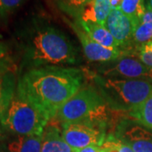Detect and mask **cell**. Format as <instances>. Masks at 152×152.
Returning a JSON list of instances; mask_svg holds the SVG:
<instances>
[{
  "label": "cell",
  "instance_id": "cell-1",
  "mask_svg": "<svg viewBox=\"0 0 152 152\" xmlns=\"http://www.w3.org/2000/svg\"><path fill=\"white\" fill-rule=\"evenodd\" d=\"M81 71L64 66L32 68L20 79L17 92L28 99L49 120L80 90Z\"/></svg>",
  "mask_w": 152,
  "mask_h": 152
},
{
  "label": "cell",
  "instance_id": "cell-2",
  "mask_svg": "<svg viewBox=\"0 0 152 152\" xmlns=\"http://www.w3.org/2000/svg\"><path fill=\"white\" fill-rule=\"evenodd\" d=\"M25 62L33 68L74 65L79 53L63 31L48 25L33 26L22 44Z\"/></svg>",
  "mask_w": 152,
  "mask_h": 152
},
{
  "label": "cell",
  "instance_id": "cell-3",
  "mask_svg": "<svg viewBox=\"0 0 152 152\" xmlns=\"http://www.w3.org/2000/svg\"><path fill=\"white\" fill-rule=\"evenodd\" d=\"M0 121L7 130L17 135H42L49 119L16 91Z\"/></svg>",
  "mask_w": 152,
  "mask_h": 152
},
{
  "label": "cell",
  "instance_id": "cell-4",
  "mask_svg": "<svg viewBox=\"0 0 152 152\" xmlns=\"http://www.w3.org/2000/svg\"><path fill=\"white\" fill-rule=\"evenodd\" d=\"M102 97L91 87L80 89L59 109L58 116L64 125L94 121L102 113Z\"/></svg>",
  "mask_w": 152,
  "mask_h": 152
},
{
  "label": "cell",
  "instance_id": "cell-5",
  "mask_svg": "<svg viewBox=\"0 0 152 152\" xmlns=\"http://www.w3.org/2000/svg\"><path fill=\"white\" fill-rule=\"evenodd\" d=\"M105 88L131 109L142 104L152 93V82L146 80L107 78Z\"/></svg>",
  "mask_w": 152,
  "mask_h": 152
},
{
  "label": "cell",
  "instance_id": "cell-6",
  "mask_svg": "<svg viewBox=\"0 0 152 152\" xmlns=\"http://www.w3.org/2000/svg\"><path fill=\"white\" fill-rule=\"evenodd\" d=\"M62 136L66 143L76 151L89 145L103 144L102 132L94 121H83L64 125Z\"/></svg>",
  "mask_w": 152,
  "mask_h": 152
},
{
  "label": "cell",
  "instance_id": "cell-7",
  "mask_svg": "<svg viewBox=\"0 0 152 152\" xmlns=\"http://www.w3.org/2000/svg\"><path fill=\"white\" fill-rule=\"evenodd\" d=\"M69 26L75 33L79 41L82 45L84 53L88 59L92 62H110L118 59L124 53L122 49H112L105 48L101 44L95 42L87 34L84 29L75 20L68 21Z\"/></svg>",
  "mask_w": 152,
  "mask_h": 152
},
{
  "label": "cell",
  "instance_id": "cell-8",
  "mask_svg": "<svg viewBox=\"0 0 152 152\" xmlns=\"http://www.w3.org/2000/svg\"><path fill=\"white\" fill-rule=\"evenodd\" d=\"M104 26L112 34L121 49L129 47L133 42L136 22L120 9H113L111 10Z\"/></svg>",
  "mask_w": 152,
  "mask_h": 152
},
{
  "label": "cell",
  "instance_id": "cell-9",
  "mask_svg": "<svg viewBox=\"0 0 152 152\" xmlns=\"http://www.w3.org/2000/svg\"><path fill=\"white\" fill-rule=\"evenodd\" d=\"M117 63L107 68L103 74L109 78L152 80V69L145 65L141 61L134 57H121Z\"/></svg>",
  "mask_w": 152,
  "mask_h": 152
},
{
  "label": "cell",
  "instance_id": "cell-10",
  "mask_svg": "<svg viewBox=\"0 0 152 152\" xmlns=\"http://www.w3.org/2000/svg\"><path fill=\"white\" fill-rule=\"evenodd\" d=\"M75 20L84 29V31L90 36V37L97 43L107 48L121 49L116 40L108 30L105 27V26L96 22L85 21L79 19H75Z\"/></svg>",
  "mask_w": 152,
  "mask_h": 152
},
{
  "label": "cell",
  "instance_id": "cell-11",
  "mask_svg": "<svg viewBox=\"0 0 152 152\" xmlns=\"http://www.w3.org/2000/svg\"><path fill=\"white\" fill-rule=\"evenodd\" d=\"M123 141L134 152H152V133L140 126L126 131Z\"/></svg>",
  "mask_w": 152,
  "mask_h": 152
},
{
  "label": "cell",
  "instance_id": "cell-12",
  "mask_svg": "<svg viewBox=\"0 0 152 152\" xmlns=\"http://www.w3.org/2000/svg\"><path fill=\"white\" fill-rule=\"evenodd\" d=\"M15 93L14 76L10 71L6 60L0 64V120L5 113Z\"/></svg>",
  "mask_w": 152,
  "mask_h": 152
},
{
  "label": "cell",
  "instance_id": "cell-13",
  "mask_svg": "<svg viewBox=\"0 0 152 152\" xmlns=\"http://www.w3.org/2000/svg\"><path fill=\"white\" fill-rule=\"evenodd\" d=\"M112 10V0H91L82 11L81 15L76 19L96 22L104 26Z\"/></svg>",
  "mask_w": 152,
  "mask_h": 152
},
{
  "label": "cell",
  "instance_id": "cell-14",
  "mask_svg": "<svg viewBox=\"0 0 152 152\" xmlns=\"http://www.w3.org/2000/svg\"><path fill=\"white\" fill-rule=\"evenodd\" d=\"M42 152H78V151L66 143L56 128L46 127L42 134Z\"/></svg>",
  "mask_w": 152,
  "mask_h": 152
},
{
  "label": "cell",
  "instance_id": "cell-15",
  "mask_svg": "<svg viewBox=\"0 0 152 152\" xmlns=\"http://www.w3.org/2000/svg\"><path fill=\"white\" fill-rule=\"evenodd\" d=\"M42 135H18L8 145L9 152H42Z\"/></svg>",
  "mask_w": 152,
  "mask_h": 152
},
{
  "label": "cell",
  "instance_id": "cell-16",
  "mask_svg": "<svg viewBox=\"0 0 152 152\" xmlns=\"http://www.w3.org/2000/svg\"><path fill=\"white\" fill-rule=\"evenodd\" d=\"M131 116L144 127L152 129V93L143 103L131 109Z\"/></svg>",
  "mask_w": 152,
  "mask_h": 152
},
{
  "label": "cell",
  "instance_id": "cell-17",
  "mask_svg": "<svg viewBox=\"0 0 152 152\" xmlns=\"http://www.w3.org/2000/svg\"><path fill=\"white\" fill-rule=\"evenodd\" d=\"M91 0H54L60 10L76 19L81 15L82 11Z\"/></svg>",
  "mask_w": 152,
  "mask_h": 152
},
{
  "label": "cell",
  "instance_id": "cell-18",
  "mask_svg": "<svg viewBox=\"0 0 152 152\" xmlns=\"http://www.w3.org/2000/svg\"><path fill=\"white\" fill-rule=\"evenodd\" d=\"M119 9L137 24L145 11V0H121Z\"/></svg>",
  "mask_w": 152,
  "mask_h": 152
},
{
  "label": "cell",
  "instance_id": "cell-19",
  "mask_svg": "<svg viewBox=\"0 0 152 152\" xmlns=\"http://www.w3.org/2000/svg\"><path fill=\"white\" fill-rule=\"evenodd\" d=\"M150 42H152V24L151 22L140 20L134 27L133 42L140 47Z\"/></svg>",
  "mask_w": 152,
  "mask_h": 152
},
{
  "label": "cell",
  "instance_id": "cell-20",
  "mask_svg": "<svg viewBox=\"0 0 152 152\" xmlns=\"http://www.w3.org/2000/svg\"><path fill=\"white\" fill-rule=\"evenodd\" d=\"M139 59L147 67L152 69V42H147L139 48Z\"/></svg>",
  "mask_w": 152,
  "mask_h": 152
},
{
  "label": "cell",
  "instance_id": "cell-21",
  "mask_svg": "<svg viewBox=\"0 0 152 152\" xmlns=\"http://www.w3.org/2000/svg\"><path fill=\"white\" fill-rule=\"evenodd\" d=\"M26 0H0V16H6L18 9Z\"/></svg>",
  "mask_w": 152,
  "mask_h": 152
},
{
  "label": "cell",
  "instance_id": "cell-22",
  "mask_svg": "<svg viewBox=\"0 0 152 152\" xmlns=\"http://www.w3.org/2000/svg\"><path fill=\"white\" fill-rule=\"evenodd\" d=\"M140 20L151 22L152 24V10L149 7V5L147 4H145V14L143 15V16L141 17Z\"/></svg>",
  "mask_w": 152,
  "mask_h": 152
},
{
  "label": "cell",
  "instance_id": "cell-23",
  "mask_svg": "<svg viewBox=\"0 0 152 152\" xmlns=\"http://www.w3.org/2000/svg\"><path fill=\"white\" fill-rule=\"evenodd\" d=\"M118 152H134L129 145L123 141H119L118 144Z\"/></svg>",
  "mask_w": 152,
  "mask_h": 152
},
{
  "label": "cell",
  "instance_id": "cell-24",
  "mask_svg": "<svg viewBox=\"0 0 152 152\" xmlns=\"http://www.w3.org/2000/svg\"><path fill=\"white\" fill-rule=\"evenodd\" d=\"M78 152H102V151L99 145H89L81 150H79Z\"/></svg>",
  "mask_w": 152,
  "mask_h": 152
},
{
  "label": "cell",
  "instance_id": "cell-25",
  "mask_svg": "<svg viewBox=\"0 0 152 152\" xmlns=\"http://www.w3.org/2000/svg\"><path fill=\"white\" fill-rule=\"evenodd\" d=\"M6 55H7V47L4 43L0 42V64L7 60Z\"/></svg>",
  "mask_w": 152,
  "mask_h": 152
},
{
  "label": "cell",
  "instance_id": "cell-26",
  "mask_svg": "<svg viewBox=\"0 0 152 152\" xmlns=\"http://www.w3.org/2000/svg\"><path fill=\"white\" fill-rule=\"evenodd\" d=\"M0 152H7V150H6L5 145L0 142Z\"/></svg>",
  "mask_w": 152,
  "mask_h": 152
},
{
  "label": "cell",
  "instance_id": "cell-27",
  "mask_svg": "<svg viewBox=\"0 0 152 152\" xmlns=\"http://www.w3.org/2000/svg\"><path fill=\"white\" fill-rule=\"evenodd\" d=\"M147 4L149 5V7L151 8L152 10V0H148V3H147Z\"/></svg>",
  "mask_w": 152,
  "mask_h": 152
},
{
  "label": "cell",
  "instance_id": "cell-28",
  "mask_svg": "<svg viewBox=\"0 0 152 152\" xmlns=\"http://www.w3.org/2000/svg\"><path fill=\"white\" fill-rule=\"evenodd\" d=\"M0 136H1V131H0Z\"/></svg>",
  "mask_w": 152,
  "mask_h": 152
}]
</instances>
